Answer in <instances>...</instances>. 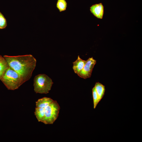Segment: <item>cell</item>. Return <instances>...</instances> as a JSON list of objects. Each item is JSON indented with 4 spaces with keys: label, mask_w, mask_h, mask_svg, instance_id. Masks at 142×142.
Masks as SVG:
<instances>
[{
    "label": "cell",
    "mask_w": 142,
    "mask_h": 142,
    "mask_svg": "<svg viewBox=\"0 0 142 142\" xmlns=\"http://www.w3.org/2000/svg\"><path fill=\"white\" fill-rule=\"evenodd\" d=\"M53 83L52 79L45 74L36 76L34 79V90L36 93L47 94Z\"/></svg>",
    "instance_id": "3"
},
{
    "label": "cell",
    "mask_w": 142,
    "mask_h": 142,
    "mask_svg": "<svg viewBox=\"0 0 142 142\" xmlns=\"http://www.w3.org/2000/svg\"><path fill=\"white\" fill-rule=\"evenodd\" d=\"M94 87L100 101L104 95L105 90V86L101 83L97 82L95 83Z\"/></svg>",
    "instance_id": "9"
},
{
    "label": "cell",
    "mask_w": 142,
    "mask_h": 142,
    "mask_svg": "<svg viewBox=\"0 0 142 142\" xmlns=\"http://www.w3.org/2000/svg\"><path fill=\"white\" fill-rule=\"evenodd\" d=\"M34 115L38 121L41 122L44 115V108L36 107L34 111Z\"/></svg>",
    "instance_id": "10"
},
{
    "label": "cell",
    "mask_w": 142,
    "mask_h": 142,
    "mask_svg": "<svg viewBox=\"0 0 142 142\" xmlns=\"http://www.w3.org/2000/svg\"><path fill=\"white\" fill-rule=\"evenodd\" d=\"M53 101V100L50 98L44 97L39 99L36 102V106L37 107L44 108Z\"/></svg>",
    "instance_id": "8"
},
{
    "label": "cell",
    "mask_w": 142,
    "mask_h": 142,
    "mask_svg": "<svg viewBox=\"0 0 142 142\" xmlns=\"http://www.w3.org/2000/svg\"><path fill=\"white\" fill-rule=\"evenodd\" d=\"M96 63V60L93 57L86 60L85 65L82 70L78 74L80 77L86 79L90 77L93 69Z\"/></svg>",
    "instance_id": "5"
},
{
    "label": "cell",
    "mask_w": 142,
    "mask_h": 142,
    "mask_svg": "<svg viewBox=\"0 0 142 142\" xmlns=\"http://www.w3.org/2000/svg\"><path fill=\"white\" fill-rule=\"evenodd\" d=\"M7 25L6 19L0 12V29L5 28Z\"/></svg>",
    "instance_id": "14"
},
{
    "label": "cell",
    "mask_w": 142,
    "mask_h": 142,
    "mask_svg": "<svg viewBox=\"0 0 142 142\" xmlns=\"http://www.w3.org/2000/svg\"><path fill=\"white\" fill-rule=\"evenodd\" d=\"M0 80L8 90H11L18 89L25 82L22 77L9 67Z\"/></svg>",
    "instance_id": "2"
},
{
    "label": "cell",
    "mask_w": 142,
    "mask_h": 142,
    "mask_svg": "<svg viewBox=\"0 0 142 142\" xmlns=\"http://www.w3.org/2000/svg\"><path fill=\"white\" fill-rule=\"evenodd\" d=\"M4 59V58L3 57L0 55V63L3 61Z\"/></svg>",
    "instance_id": "15"
},
{
    "label": "cell",
    "mask_w": 142,
    "mask_h": 142,
    "mask_svg": "<svg viewBox=\"0 0 142 142\" xmlns=\"http://www.w3.org/2000/svg\"><path fill=\"white\" fill-rule=\"evenodd\" d=\"M60 108L56 101L44 108V115L41 122L45 124H52L57 118Z\"/></svg>",
    "instance_id": "4"
},
{
    "label": "cell",
    "mask_w": 142,
    "mask_h": 142,
    "mask_svg": "<svg viewBox=\"0 0 142 142\" xmlns=\"http://www.w3.org/2000/svg\"><path fill=\"white\" fill-rule=\"evenodd\" d=\"M92 91L93 99V107L94 109H95L100 101L99 100L94 87L92 89Z\"/></svg>",
    "instance_id": "13"
},
{
    "label": "cell",
    "mask_w": 142,
    "mask_h": 142,
    "mask_svg": "<svg viewBox=\"0 0 142 142\" xmlns=\"http://www.w3.org/2000/svg\"><path fill=\"white\" fill-rule=\"evenodd\" d=\"M9 67V66L5 59L0 63V79L4 75Z\"/></svg>",
    "instance_id": "11"
},
{
    "label": "cell",
    "mask_w": 142,
    "mask_h": 142,
    "mask_svg": "<svg viewBox=\"0 0 142 142\" xmlns=\"http://www.w3.org/2000/svg\"><path fill=\"white\" fill-rule=\"evenodd\" d=\"M3 57L9 67L17 73L24 82L30 79L36 67L37 62L36 59L32 55H4Z\"/></svg>",
    "instance_id": "1"
},
{
    "label": "cell",
    "mask_w": 142,
    "mask_h": 142,
    "mask_svg": "<svg viewBox=\"0 0 142 142\" xmlns=\"http://www.w3.org/2000/svg\"><path fill=\"white\" fill-rule=\"evenodd\" d=\"M56 7L61 12L65 11L67 7V3L65 0H58Z\"/></svg>",
    "instance_id": "12"
},
{
    "label": "cell",
    "mask_w": 142,
    "mask_h": 142,
    "mask_svg": "<svg viewBox=\"0 0 142 142\" xmlns=\"http://www.w3.org/2000/svg\"><path fill=\"white\" fill-rule=\"evenodd\" d=\"M86 60L81 59L79 55L77 59L74 62H73V69L75 73L77 74L82 70L83 68Z\"/></svg>",
    "instance_id": "7"
},
{
    "label": "cell",
    "mask_w": 142,
    "mask_h": 142,
    "mask_svg": "<svg viewBox=\"0 0 142 142\" xmlns=\"http://www.w3.org/2000/svg\"><path fill=\"white\" fill-rule=\"evenodd\" d=\"M91 12L96 17L99 19L103 18L104 13V6L102 3L92 5L90 7Z\"/></svg>",
    "instance_id": "6"
}]
</instances>
